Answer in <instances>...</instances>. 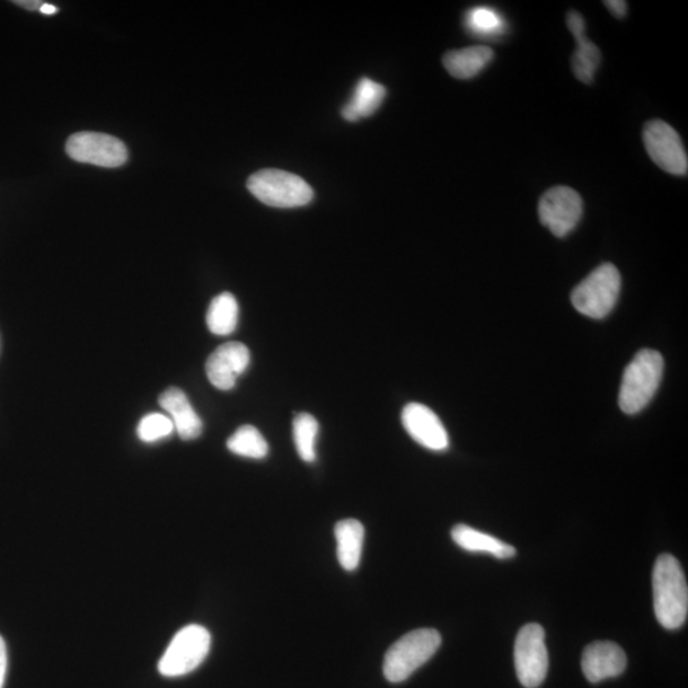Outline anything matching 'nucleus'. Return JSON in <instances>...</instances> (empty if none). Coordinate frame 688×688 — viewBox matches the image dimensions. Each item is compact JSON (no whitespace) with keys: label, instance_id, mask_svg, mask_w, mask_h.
<instances>
[{"label":"nucleus","instance_id":"f257e3e1","mask_svg":"<svg viewBox=\"0 0 688 688\" xmlns=\"http://www.w3.org/2000/svg\"><path fill=\"white\" fill-rule=\"evenodd\" d=\"M652 597L658 622L667 630L682 628L688 615V588L681 563L660 554L652 570Z\"/></svg>","mask_w":688,"mask_h":688},{"label":"nucleus","instance_id":"f03ea898","mask_svg":"<svg viewBox=\"0 0 688 688\" xmlns=\"http://www.w3.org/2000/svg\"><path fill=\"white\" fill-rule=\"evenodd\" d=\"M665 361L659 352L642 350L626 367L619 404L626 414H637L652 400L664 377Z\"/></svg>","mask_w":688,"mask_h":688},{"label":"nucleus","instance_id":"7ed1b4c3","mask_svg":"<svg viewBox=\"0 0 688 688\" xmlns=\"http://www.w3.org/2000/svg\"><path fill=\"white\" fill-rule=\"evenodd\" d=\"M441 646V635L434 629H420L395 641L384 658V676L401 684L426 664Z\"/></svg>","mask_w":688,"mask_h":688},{"label":"nucleus","instance_id":"20e7f679","mask_svg":"<svg viewBox=\"0 0 688 688\" xmlns=\"http://www.w3.org/2000/svg\"><path fill=\"white\" fill-rule=\"evenodd\" d=\"M620 291L619 269L611 263H605L572 291L571 303L580 314L599 321L613 311Z\"/></svg>","mask_w":688,"mask_h":688},{"label":"nucleus","instance_id":"39448f33","mask_svg":"<svg viewBox=\"0 0 688 688\" xmlns=\"http://www.w3.org/2000/svg\"><path fill=\"white\" fill-rule=\"evenodd\" d=\"M248 189L264 205L277 208H295L308 205L314 193L299 176L277 169L255 173L248 180Z\"/></svg>","mask_w":688,"mask_h":688},{"label":"nucleus","instance_id":"423d86ee","mask_svg":"<svg viewBox=\"0 0 688 688\" xmlns=\"http://www.w3.org/2000/svg\"><path fill=\"white\" fill-rule=\"evenodd\" d=\"M210 633L200 625H189L175 635L158 670L165 677H180L196 670L208 656Z\"/></svg>","mask_w":688,"mask_h":688},{"label":"nucleus","instance_id":"0eeeda50","mask_svg":"<svg viewBox=\"0 0 688 688\" xmlns=\"http://www.w3.org/2000/svg\"><path fill=\"white\" fill-rule=\"evenodd\" d=\"M541 625L528 623L515 640L514 660L519 682L525 688L540 687L549 672V650Z\"/></svg>","mask_w":688,"mask_h":688},{"label":"nucleus","instance_id":"6e6552de","mask_svg":"<svg viewBox=\"0 0 688 688\" xmlns=\"http://www.w3.org/2000/svg\"><path fill=\"white\" fill-rule=\"evenodd\" d=\"M541 223L558 237L569 235L583 216V199L569 187L547 190L538 206Z\"/></svg>","mask_w":688,"mask_h":688},{"label":"nucleus","instance_id":"1a4fd4ad","mask_svg":"<svg viewBox=\"0 0 688 688\" xmlns=\"http://www.w3.org/2000/svg\"><path fill=\"white\" fill-rule=\"evenodd\" d=\"M643 144L661 170L678 176L687 174L688 160L681 137L666 121H649L643 128Z\"/></svg>","mask_w":688,"mask_h":688},{"label":"nucleus","instance_id":"9d476101","mask_svg":"<svg viewBox=\"0 0 688 688\" xmlns=\"http://www.w3.org/2000/svg\"><path fill=\"white\" fill-rule=\"evenodd\" d=\"M67 154L77 163L101 167H119L128 160L127 147L120 139L94 131L70 136Z\"/></svg>","mask_w":688,"mask_h":688},{"label":"nucleus","instance_id":"9b49d317","mask_svg":"<svg viewBox=\"0 0 688 688\" xmlns=\"http://www.w3.org/2000/svg\"><path fill=\"white\" fill-rule=\"evenodd\" d=\"M250 364V351L240 342H228L219 346L207 360L206 372L212 385L219 391H232L237 377Z\"/></svg>","mask_w":688,"mask_h":688},{"label":"nucleus","instance_id":"f8f14e48","mask_svg":"<svg viewBox=\"0 0 688 688\" xmlns=\"http://www.w3.org/2000/svg\"><path fill=\"white\" fill-rule=\"evenodd\" d=\"M402 423L410 436L432 452L449 448V435L438 414L421 403H410L402 412Z\"/></svg>","mask_w":688,"mask_h":688},{"label":"nucleus","instance_id":"ddd939ff","mask_svg":"<svg viewBox=\"0 0 688 688\" xmlns=\"http://www.w3.org/2000/svg\"><path fill=\"white\" fill-rule=\"evenodd\" d=\"M628 667V657L621 647L612 641H596L584 649L581 668L590 684L619 677Z\"/></svg>","mask_w":688,"mask_h":688},{"label":"nucleus","instance_id":"4468645a","mask_svg":"<svg viewBox=\"0 0 688 688\" xmlns=\"http://www.w3.org/2000/svg\"><path fill=\"white\" fill-rule=\"evenodd\" d=\"M568 26L577 41V50L571 59L573 73L579 81L590 85L593 82L599 65H601V51L587 38L583 16L578 12H570Z\"/></svg>","mask_w":688,"mask_h":688},{"label":"nucleus","instance_id":"2eb2a0df","mask_svg":"<svg viewBox=\"0 0 688 688\" xmlns=\"http://www.w3.org/2000/svg\"><path fill=\"white\" fill-rule=\"evenodd\" d=\"M158 402L170 414L174 427L183 440L190 441L200 436L202 420L194 411L187 394L179 387H170V390L165 391Z\"/></svg>","mask_w":688,"mask_h":688},{"label":"nucleus","instance_id":"dca6fc26","mask_svg":"<svg viewBox=\"0 0 688 688\" xmlns=\"http://www.w3.org/2000/svg\"><path fill=\"white\" fill-rule=\"evenodd\" d=\"M337 538V556L341 567L347 571L358 568L363 556L365 528L356 519H344L335 525Z\"/></svg>","mask_w":688,"mask_h":688},{"label":"nucleus","instance_id":"f3484780","mask_svg":"<svg viewBox=\"0 0 688 688\" xmlns=\"http://www.w3.org/2000/svg\"><path fill=\"white\" fill-rule=\"evenodd\" d=\"M452 538L461 549L469 552L489 553L501 560L513 559L517 554L515 547L465 524L455 525Z\"/></svg>","mask_w":688,"mask_h":688},{"label":"nucleus","instance_id":"a211bd4d","mask_svg":"<svg viewBox=\"0 0 688 688\" xmlns=\"http://www.w3.org/2000/svg\"><path fill=\"white\" fill-rule=\"evenodd\" d=\"M493 59L489 47H470L449 51L443 63L450 75L458 79H470L482 72Z\"/></svg>","mask_w":688,"mask_h":688},{"label":"nucleus","instance_id":"6ab92c4d","mask_svg":"<svg viewBox=\"0 0 688 688\" xmlns=\"http://www.w3.org/2000/svg\"><path fill=\"white\" fill-rule=\"evenodd\" d=\"M386 96L385 87L373 79H360L351 101L342 109L343 118L357 121L361 118L372 117Z\"/></svg>","mask_w":688,"mask_h":688},{"label":"nucleus","instance_id":"aec40b11","mask_svg":"<svg viewBox=\"0 0 688 688\" xmlns=\"http://www.w3.org/2000/svg\"><path fill=\"white\" fill-rule=\"evenodd\" d=\"M239 322V305L229 293H224L212 299L207 312L208 330L216 335H228L235 332Z\"/></svg>","mask_w":688,"mask_h":688},{"label":"nucleus","instance_id":"412c9836","mask_svg":"<svg viewBox=\"0 0 688 688\" xmlns=\"http://www.w3.org/2000/svg\"><path fill=\"white\" fill-rule=\"evenodd\" d=\"M229 452L252 459H263L268 455L269 446L258 429L250 425L242 426L227 440Z\"/></svg>","mask_w":688,"mask_h":688},{"label":"nucleus","instance_id":"4be33fe9","mask_svg":"<svg viewBox=\"0 0 688 688\" xmlns=\"http://www.w3.org/2000/svg\"><path fill=\"white\" fill-rule=\"evenodd\" d=\"M320 423L308 413H298L294 420V441L297 454L306 463L316 461V439Z\"/></svg>","mask_w":688,"mask_h":688},{"label":"nucleus","instance_id":"5701e85b","mask_svg":"<svg viewBox=\"0 0 688 688\" xmlns=\"http://www.w3.org/2000/svg\"><path fill=\"white\" fill-rule=\"evenodd\" d=\"M465 28L475 37H498L504 30L505 22L493 8L480 6L466 13Z\"/></svg>","mask_w":688,"mask_h":688},{"label":"nucleus","instance_id":"b1692460","mask_svg":"<svg viewBox=\"0 0 688 688\" xmlns=\"http://www.w3.org/2000/svg\"><path fill=\"white\" fill-rule=\"evenodd\" d=\"M174 423L169 416L163 413H149L140 420L137 434L144 443H156L173 434Z\"/></svg>","mask_w":688,"mask_h":688},{"label":"nucleus","instance_id":"393cba45","mask_svg":"<svg viewBox=\"0 0 688 688\" xmlns=\"http://www.w3.org/2000/svg\"><path fill=\"white\" fill-rule=\"evenodd\" d=\"M8 657L7 647L2 637H0V688H3L7 675Z\"/></svg>","mask_w":688,"mask_h":688},{"label":"nucleus","instance_id":"a878e982","mask_svg":"<svg viewBox=\"0 0 688 688\" xmlns=\"http://www.w3.org/2000/svg\"><path fill=\"white\" fill-rule=\"evenodd\" d=\"M605 4L617 19H623L628 13V3L621 2V0H612V2H605Z\"/></svg>","mask_w":688,"mask_h":688},{"label":"nucleus","instance_id":"bb28decb","mask_svg":"<svg viewBox=\"0 0 688 688\" xmlns=\"http://www.w3.org/2000/svg\"><path fill=\"white\" fill-rule=\"evenodd\" d=\"M14 3L17 6H21L26 8V10H31V11H40V8L42 6V3L38 2V0H23V2H20V0H17V2Z\"/></svg>","mask_w":688,"mask_h":688},{"label":"nucleus","instance_id":"cd10ccee","mask_svg":"<svg viewBox=\"0 0 688 688\" xmlns=\"http://www.w3.org/2000/svg\"><path fill=\"white\" fill-rule=\"evenodd\" d=\"M40 12L47 16H51L58 12V8L49 3H42L40 8Z\"/></svg>","mask_w":688,"mask_h":688}]
</instances>
